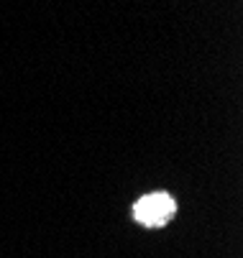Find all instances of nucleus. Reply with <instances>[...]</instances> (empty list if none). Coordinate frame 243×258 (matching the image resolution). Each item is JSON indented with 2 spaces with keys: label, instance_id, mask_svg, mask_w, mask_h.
Listing matches in <instances>:
<instances>
[{
  "label": "nucleus",
  "instance_id": "f257e3e1",
  "mask_svg": "<svg viewBox=\"0 0 243 258\" xmlns=\"http://www.w3.org/2000/svg\"><path fill=\"white\" fill-rule=\"evenodd\" d=\"M174 212H177V205H174V200H171L166 192L146 195V197L138 200L136 207H133V217L138 220V223L151 225V228L169 223V220L174 217Z\"/></svg>",
  "mask_w": 243,
  "mask_h": 258
}]
</instances>
